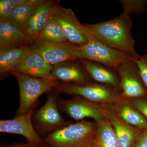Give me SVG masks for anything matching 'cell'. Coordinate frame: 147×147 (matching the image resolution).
<instances>
[{
  "mask_svg": "<svg viewBox=\"0 0 147 147\" xmlns=\"http://www.w3.org/2000/svg\"><path fill=\"white\" fill-rule=\"evenodd\" d=\"M130 16L123 11L119 16L111 20L83 25L94 36L136 60L140 55L134 49L135 41L131 32L133 21Z\"/></svg>",
  "mask_w": 147,
  "mask_h": 147,
  "instance_id": "1",
  "label": "cell"
},
{
  "mask_svg": "<svg viewBox=\"0 0 147 147\" xmlns=\"http://www.w3.org/2000/svg\"><path fill=\"white\" fill-rule=\"evenodd\" d=\"M98 124L84 120L48 134L44 143L47 147H92Z\"/></svg>",
  "mask_w": 147,
  "mask_h": 147,
  "instance_id": "2",
  "label": "cell"
},
{
  "mask_svg": "<svg viewBox=\"0 0 147 147\" xmlns=\"http://www.w3.org/2000/svg\"><path fill=\"white\" fill-rule=\"evenodd\" d=\"M10 73L16 77L20 92L19 107L16 117L28 113L38 103L40 96L56 89L61 84L57 80L36 78L15 71Z\"/></svg>",
  "mask_w": 147,
  "mask_h": 147,
  "instance_id": "3",
  "label": "cell"
},
{
  "mask_svg": "<svg viewBox=\"0 0 147 147\" xmlns=\"http://www.w3.org/2000/svg\"><path fill=\"white\" fill-rule=\"evenodd\" d=\"M55 89L58 92L80 96L100 106L115 105L123 98L116 88L95 82L80 86L61 84Z\"/></svg>",
  "mask_w": 147,
  "mask_h": 147,
  "instance_id": "4",
  "label": "cell"
},
{
  "mask_svg": "<svg viewBox=\"0 0 147 147\" xmlns=\"http://www.w3.org/2000/svg\"><path fill=\"white\" fill-rule=\"evenodd\" d=\"M84 27L88 41L86 45L80 46L81 59L98 63L116 70L121 63L131 59L124 53L110 47L94 36Z\"/></svg>",
  "mask_w": 147,
  "mask_h": 147,
  "instance_id": "5",
  "label": "cell"
},
{
  "mask_svg": "<svg viewBox=\"0 0 147 147\" xmlns=\"http://www.w3.org/2000/svg\"><path fill=\"white\" fill-rule=\"evenodd\" d=\"M116 70L119 79L116 89L123 98L129 100L147 97V89L135 60L130 59L122 63Z\"/></svg>",
  "mask_w": 147,
  "mask_h": 147,
  "instance_id": "6",
  "label": "cell"
},
{
  "mask_svg": "<svg viewBox=\"0 0 147 147\" xmlns=\"http://www.w3.org/2000/svg\"><path fill=\"white\" fill-rule=\"evenodd\" d=\"M59 110L57 97L54 93H51L45 104L33 114L32 121L37 130L42 134H50L69 125Z\"/></svg>",
  "mask_w": 147,
  "mask_h": 147,
  "instance_id": "7",
  "label": "cell"
},
{
  "mask_svg": "<svg viewBox=\"0 0 147 147\" xmlns=\"http://www.w3.org/2000/svg\"><path fill=\"white\" fill-rule=\"evenodd\" d=\"M29 46L31 53L39 55L53 65L65 61L81 59L80 45L69 41L63 43L35 41Z\"/></svg>",
  "mask_w": 147,
  "mask_h": 147,
  "instance_id": "8",
  "label": "cell"
},
{
  "mask_svg": "<svg viewBox=\"0 0 147 147\" xmlns=\"http://www.w3.org/2000/svg\"><path fill=\"white\" fill-rule=\"evenodd\" d=\"M57 100L59 109L77 121L90 118L98 124L105 119L100 112L99 105L80 96H74L71 99Z\"/></svg>",
  "mask_w": 147,
  "mask_h": 147,
  "instance_id": "9",
  "label": "cell"
},
{
  "mask_svg": "<svg viewBox=\"0 0 147 147\" xmlns=\"http://www.w3.org/2000/svg\"><path fill=\"white\" fill-rule=\"evenodd\" d=\"M53 16L60 25L69 42L80 46L86 44L88 38L86 29L71 8L58 5L54 9Z\"/></svg>",
  "mask_w": 147,
  "mask_h": 147,
  "instance_id": "10",
  "label": "cell"
},
{
  "mask_svg": "<svg viewBox=\"0 0 147 147\" xmlns=\"http://www.w3.org/2000/svg\"><path fill=\"white\" fill-rule=\"evenodd\" d=\"M37 104L28 113L12 119L0 121V132L19 134L26 138L28 144L36 147H42L44 141L38 134L32 121V116Z\"/></svg>",
  "mask_w": 147,
  "mask_h": 147,
  "instance_id": "11",
  "label": "cell"
},
{
  "mask_svg": "<svg viewBox=\"0 0 147 147\" xmlns=\"http://www.w3.org/2000/svg\"><path fill=\"white\" fill-rule=\"evenodd\" d=\"M52 76L64 84L86 85L94 83L80 60L65 61L53 65Z\"/></svg>",
  "mask_w": 147,
  "mask_h": 147,
  "instance_id": "12",
  "label": "cell"
},
{
  "mask_svg": "<svg viewBox=\"0 0 147 147\" xmlns=\"http://www.w3.org/2000/svg\"><path fill=\"white\" fill-rule=\"evenodd\" d=\"M59 4V1L46 0L29 20L23 31L29 45H31L36 40L38 35L45 28L53 15L55 7Z\"/></svg>",
  "mask_w": 147,
  "mask_h": 147,
  "instance_id": "13",
  "label": "cell"
},
{
  "mask_svg": "<svg viewBox=\"0 0 147 147\" xmlns=\"http://www.w3.org/2000/svg\"><path fill=\"white\" fill-rule=\"evenodd\" d=\"M99 106L102 115L110 122L115 130L119 147H133L143 130L127 123L106 107Z\"/></svg>",
  "mask_w": 147,
  "mask_h": 147,
  "instance_id": "14",
  "label": "cell"
},
{
  "mask_svg": "<svg viewBox=\"0 0 147 147\" xmlns=\"http://www.w3.org/2000/svg\"><path fill=\"white\" fill-rule=\"evenodd\" d=\"M53 68V65L47 62L41 56L31 52L11 72L15 71L40 79L57 80L52 76Z\"/></svg>",
  "mask_w": 147,
  "mask_h": 147,
  "instance_id": "15",
  "label": "cell"
},
{
  "mask_svg": "<svg viewBox=\"0 0 147 147\" xmlns=\"http://www.w3.org/2000/svg\"><path fill=\"white\" fill-rule=\"evenodd\" d=\"M94 82L117 88L119 79L117 71L102 64L88 60H80Z\"/></svg>",
  "mask_w": 147,
  "mask_h": 147,
  "instance_id": "16",
  "label": "cell"
},
{
  "mask_svg": "<svg viewBox=\"0 0 147 147\" xmlns=\"http://www.w3.org/2000/svg\"><path fill=\"white\" fill-rule=\"evenodd\" d=\"M104 107L129 125L143 130L147 129V119L127 99L123 98L117 104Z\"/></svg>",
  "mask_w": 147,
  "mask_h": 147,
  "instance_id": "17",
  "label": "cell"
},
{
  "mask_svg": "<svg viewBox=\"0 0 147 147\" xmlns=\"http://www.w3.org/2000/svg\"><path fill=\"white\" fill-rule=\"evenodd\" d=\"M28 45L26 37L21 29L9 22H0V50Z\"/></svg>",
  "mask_w": 147,
  "mask_h": 147,
  "instance_id": "18",
  "label": "cell"
},
{
  "mask_svg": "<svg viewBox=\"0 0 147 147\" xmlns=\"http://www.w3.org/2000/svg\"><path fill=\"white\" fill-rule=\"evenodd\" d=\"M31 53L29 45L0 50L1 76L10 73L13 67Z\"/></svg>",
  "mask_w": 147,
  "mask_h": 147,
  "instance_id": "19",
  "label": "cell"
},
{
  "mask_svg": "<svg viewBox=\"0 0 147 147\" xmlns=\"http://www.w3.org/2000/svg\"><path fill=\"white\" fill-rule=\"evenodd\" d=\"M92 147H119L115 130L110 122L105 118L98 124Z\"/></svg>",
  "mask_w": 147,
  "mask_h": 147,
  "instance_id": "20",
  "label": "cell"
},
{
  "mask_svg": "<svg viewBox=\"0 0 147 147\" xmlns=\"http://www.w3.org/2000/svg\"><path fill=\"white\" fill-rule=\"evenodd\" d=\"M35 41L63 43L68 41L65 36L60 25L53 14Z\"/></svg>",
  "mask_w": 147,
  "mask_h": 147,
  "instance_id": "21",
  "label": "cell"
},
{
  "mask_svg": "<svg viewBox=\"0 0 147 147\" xmlns=\"http://www.w3.org/2000/svg\"><path fill=\"white\" fill-rule=\"evenodd\" d=\"M39 7L31 5L16 6L8 22L23 31Z\"/></svg>",
  "mask_w": 147,
  "mask_h": 147,
  "instance_id": "22",
  "label": "cell"
},
{
  "mask_svg": "<svg viewBox=\"0 0 147 147\" xmlns=\"http://www.w3.org/2000/svg\"><path fill=\"white\" fill-rule=\"evenodd\" d=\"M122 6L123 11L131 15L135 13L142 15L146 11V0H120L119 1Z\"/></svg>",
  "mask_w": 147,
  "mask_h": 147,
  "instance_id": "23",
  "label": "cell"
},
{
  "mask_svg": "<svg viewBox=\"0 0 147 147\" xmlns=\"http://www.w3.org/2000/svg\"><path fill=\"white\" fill-rule=\"evenodd\" d=\"M16 7L12 0H1L0 22H9Z\"/></svg>",
  "mask_w": 147,
  "mask_h": 147,
  "instance_id": "24",
  "label": "cell"
},
{
  "mask_svg": "<svg viewBox=\"0 0 147 147\" xmlns=\"http://www.w3.org/2000/svg\"><path fill=\"white\" fill-rule=\"evenodd\" d=\"M135 61L139 68L141 78L147 89V55L140 56Z\"/></svg>",
  "mask_w": 147,
  "mask_h": 147,
  "instance_id": "25",
  "label": "cell"
},
{
  "mask_svg": "<svg viewBox=\"0 0 147 147\" xmlns=\"http://www.w3.org/2000/svg\"><path fill=\"white\" fill-rule=\"evenodd\" d=\"M127 100L147 119V99L146 98H139Z\"/></svg>",
  "mask_w": 147,
  "mask_h": 147,
  "instance_id": "26",
  "label": "cell"
},
{
  "mask_svg": "<svg viewBox=\"0 0 147 147\" xmlns=\"http://www.w3.org/2000/svg\"><path fill=\"white\" fill-rule=\"evenodd\" d=\"M133 147H147V129L139 134Z\"/></svg>",
  "mask_w": 147,
  "mask_h": 147,
  "instance_id": "27",
  "label": "cell"
},
{
  "mask_svg": "<svg viewBox=\"0 0 147 147\" xmlns=\"http://www.w3.org/2000/svg\"><path fill=\"white\" fill-rule=\"evenodd\" d=\"M16 6L30 5V0H12Z\"/></svg>",
  "mask_w": 147,
  "mask_h": 147,
  "instance_id": "28",
  "label": "cell"
},
{
  "mask_svg": "<svg viewBox=\"0 0 147 147\" xmlns=\"http://www.w3.org/2000/svg\"><path fill=\"white\" fill-rule=\"evenodd\" d=\"M1 147H36L34 146H32V145L29 144L27 143V144H14L11 145V146H1Z\"/></svg>",
  "mask_w": 147,
  "mask_h": 147,
  "instance_id": "29",
  "label": "cell"
},
{
  "mask_svg": "<svg viewBox=\"0 0 147 147\" xmlns=\"http://www.w3.org/2000/svg\"><path fill=\"white\" fill-rule=\"evenodd\" d=\"M42 147H47V146H45H45H42Z\"/></svg>",
  "mask_w": 147,
  "mask_h": 147,
  "instance_id": "30",
  "label": "cell"
},
{
  "mask_svg": "<svg viewBox=\"0 0 147 147\" xmlns=\"http://www.w3.org/2000/svg\"></svg>",
  "mask_w": 147,
  "mask_h": 147,
  "instance_id": "31",
  "label": "cell"
}]
</instances>
